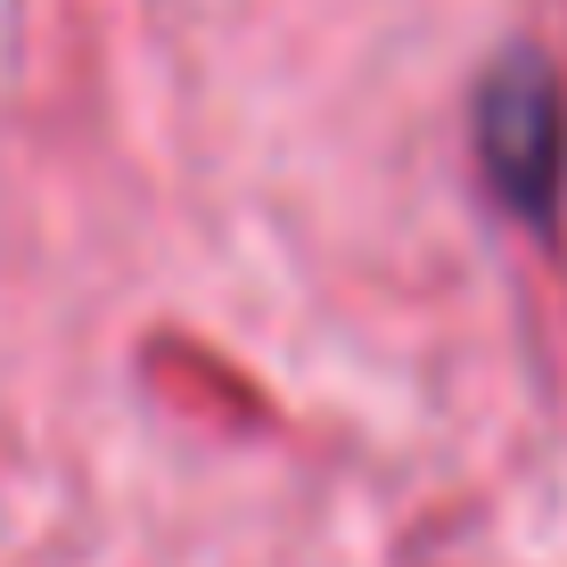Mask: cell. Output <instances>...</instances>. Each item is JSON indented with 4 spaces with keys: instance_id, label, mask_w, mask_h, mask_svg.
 <instances>
[{
    "instance_id": "obj_1",
    "label": "cell",
    "mask_w": 567,
    "mask_h": 567,
    "mask_svg": "<svg viewBox=\"0 0 567 567\" xmlns=\"http://www.w3.org/2000/svg\"><path fill=\"white\" fill-rule=\"evenodd\" d=\"M477 156H485V182H494L518 214H551L559 165H567V100H559V83H551L543 58L518 50L511 66L485 74Z\"/></svg>"
}]
</instances>
